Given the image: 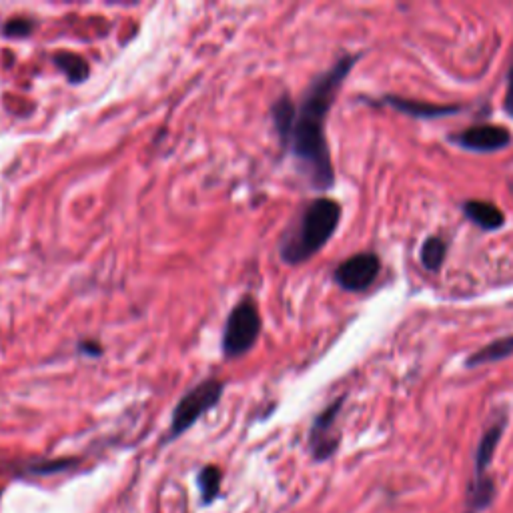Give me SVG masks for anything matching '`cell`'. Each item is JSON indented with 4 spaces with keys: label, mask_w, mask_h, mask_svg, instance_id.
Segmentation results:
<instances>
[{
    "label": "cell",
    "mask_w": 513,
    "mask_h": 513,
    "mask_svg": "<svg viewBox=\"0 0 513 513\" xmlns=\"http://www.w3.org/2000/svg\"><path fill=\"white\" fill-rule=\"evenodd\" d=\"M355 63L357 57H343L309 85L303 101L295 107V117L287 135L281 139V143L291 149L303 175L319 191H327L335 183V171L325 137V121L331 105L335 103L337 91Z\"/></svg>",
    "instance_id": "obj_1"
},
{
    "label": "cell",
    "mask_w": 513,
    "mask_h": 513,
    "mask_svg": "<svg viewBox=\"0 0 513 513\" xmlns=\"http://www.w3.org/2000/svg\"><path fill=\"white\" fill-rule=\"evenodd\" d=\"M341 221V205L329 197L311 201L299 215L297 223L287 231L281 241V259L289 265L309 261L319 253Z\"/></svg>",
    "instance_id": "obj_2"
},
{
    "label": "cell",
    "mask_w": 513,
    "mask_h": 513,
    "mask_svg": "<svg viewBox=\"0 0 513 513\" xmlns=\"http://www.w3.org/2000/svg\"><path fill=\"white\" fill-rule=\"evenodd\" d=\"M261 333V317L253 299H243L227 317L223 331V353L227 359L245 355Z\"/></svg>",
    "instance_id": "obj_3"
},
{
    "label": "cell",
    "mask_w": 513,
    "mask_h": 513,
    "mask_svg": "<svg viewBox=\"0 0 513 513\" xmlns=\"http://www.w3.org/2000/svg\"><path fill=\"white\" fill-rule=\"evenodd\" d=\"M225 385L217 379H207L187 391L177 403L171 419V437L183 435L191 429L207 411H211L223 397Z\"/></svg>",
    "instance_id": "obj_4"
},
{
    "label": "cell",
    "mask_w": 513,
    "mask_h": 513,
    "mask_svg": "<svg viewBox=\"0 0 513 513\" xmlns=\"http://www.w3.org/2000/svg\"><path fill=\"white\" fill-rule=\"evenodd\" d=\"M379 271H381V261L375 253H357L347 261H343L335 269L333 277L341 289L359 293L369 289L375 283Z\"/></svg>",
    "instance_id": "obj_5"
},
{
    "label": "cell",
    "mask_w": 513,
    "mask_h": 513,
    "mask_svg": "<svg viewBox=\"0 0 513 513\" xmlns=\"http://www.w3.org/2000/svg\"><path fill=\"white\" fill-rule=\"evenodd\" d=\"M341 407H343V399H337L335 403H331L325 411H321L317 415V419L311 427L309 447L317 461L329 459L339 445V437L335 435V421H337Z\"/></svg>",
    "instance_id": "obj_6"
},
{
    "label": "cell",
    "mask_w": 513,
    "mask_h": 513,
    "mask_svg": "<svg viewBox=\"0 0 513 513\" xmlns=\"http://www.w3.org/2000/svg\"><path fill=\"white\" fill-rule=\"evenodd\" d=\"M451 141L467 151L493 153L505 149L511 143V133L499 125H475L461 131L459 135H453Z\"/></svg>",
    "instance_id": "obj_7"
},
{
    "label": "cell",
    "mask_w": 513,
    "mask_h": 513,
    "mask_svg": "<svg viewBox=\"0 0 513 513\" xmlns=\"http://www.w3.org/2000/svg\"><path fill=\"white\" fill-rule=\"evenodd\" d=\"M395 111L417 117V119H439L447 115H455L461 111L459 105H437V103H425V101H413L403 97H387L385 99Z\"/></svg>",
    "instance_id": "obj_8"
},
{
    "label": "cell",
    "mask_w": 513,
    "mask_h": 513,
    "mask_svg": "<svg viewBox=\"0 0 513 513\" xmlns=\"http://www.w3.org/2000/svg\"><path fill=\"white\" fill-rule=\"evenodd\" d=\"M503 429H505V419H499L489 429H485V433L481 435L477 451H475V479L487 477V467L493 461V455H495V449L503 435Z\"/></svg>",
    "instance_id": "obj_9"
},
{
    "label": "cell",
    "mask_w": 513,
    "mask_h": 513,
    "mask_svg": "<svg viewBox=\"0 0 513 513\" xmlns=\"http://www.w3.org/2000/svg\"><path fill=\"white\" fill-rule=\"evenodd\" d=\"M463 213L471 223H475L485 231L501 229L505 223V215L501 213V209H497L493 203H487V201H467L463 205Z\"/></svg>",
    "instance_id": "obj_10"
},
{
    "label": "cell",
    "mask_w": 513,
    "mask_h": 513,
    "mask_svg": "<svg viewBox=\"0 0 513 513\" xmlns=\"http://www.w3.org/2000/svg\"><path fill=\"white\" fill-rule=\"evenodd\" d=\"M513 355V335L511 337H503L497 341H491L489 345L481 347L479 351H475L465 365L467 367H477V365H485V363H495L501 359H507Z\"/></svg>",
    "instance_id": "obj_11"
},
{
    "label": "cell",
    "mask_w": 513,
    "mask_h": 513,
    "mask_svg": "<svg viewBox=\"0 0 513 513\" xmlns=\"http://www.w3.org/2000/svg\"><path fill=\"white\" fill-rule=\"evenodd\" d=\"M55 67L71 81V83H83L89 75V63L79 57L77 53H69V51H59L55 55Z\"/></svg>",
    "instance_id": "obj_12"
},
{
    "label": "cell",
    "mask_w": 513,
    "mask_h": 513,
    "mask_svg": "<svg viewBox=\"0 0 513 513\" xmlns=\"http://www.w3.org/2000/svg\"><path fill=\"white\" fill-rule=\"evenodd\" d=\"M495 497V483L493 479L487 475V477H479L471 481L469 485V491H467V509L469 513H475V511H481L485 509Z\"/></svg>",
    "instance_id": "obj_13"
},
{
    "label": "cell",
    "mask_w": 513,
    "mask_h": 513,
    "mask_svg": "<svg viewBox=\"0 0 513 513\" xmlns=\"http://www.w3.org/2000/svg\"><path fill=\"white\" fill-rule=\"evenodd\" d=\"M445 255H447V245L443 239L439 237H429L423 247H421V265L435 273L441 269L443 261H445Z\"/></svg>",
    "instance_id": "obj_14"
},
{
    "label": "cell",
    "mask_w": 513,
    "mask_h": 513,
    "mask_svg": "<svg viewBox=\"0 0 513 513\" xmlns=\"http://www.w3.org/2000/svg\"><path fill=\"white\" fill-rule=\"evenodd\" d=\"M221 481H223V473L219 467L207 465L201 469L199 487H201V497H203L205 505H209L211 501L217 499V495L221 491Z\"/></svg>",
    "instance_id": "obj_15"
},
{
    "label": "cell",
    "mask_w": 513,
    "mask_h": 513,
    "mask_svg": "<svg viewBox=\"0 0 513 513\" xmlns=\"http://www.w3.org/2000/svg\"><path fill=\"white\" fill-rule=\"evenodd\" d=\"M271 117H273V123H275V129L279 133V137L283 139L293 123V117H295V103L285 95L281 99H277V103L273 105L271 109Z\"/></svg>",
    "instance_id": "obj_16"
},
{
    "label": "cell",
    "mask_w": 513,
    "mask_h": 513,
    "mask_svg": "<svg viewBox=\"0 0 513 513\" xmlns=\"http://www.w3.org/2000/svg\"><path fill=\"white\" fill-rule=\"evenodd\" d=\"M35 29V21L31 19H13L9 23H5L3 27V35L5 37H11V39H23V37H29Z\"/></svg>",
    "instance_id": "obj_17"
},
{
    "label": "cell",
    "mask_w": 513,
    "mask_h": 513,
    "mask_svg": "<svg viewBox=\"0 0 513 513\" xmlns=\"http://www.w3.org/2000/svg\"><path fill=\"white\" fill-rule=\"evenodd\" d=\"M503 109L509 117H513V67L509 71L507 77V91H505V101H503Z\"/></svg>",
    "instance_id": "obj_18"
},
{
    "label": "cell",
    "mask_w": 513,
    "mask_h": 513,
    "mask_svg": "<svg viewBox=\"0 0 513 513\" xmlns=\"http://www.w3.org/2000/svg\"><path fill=\"white\" fill-rule=\"evenodd\" d=\"M79 351L83 353V355H89V357H101V353H103V347L99 345V343H95V341H81L79 343Z\"/></svg>",
    "instance_id": "obj_19"
}]
</instances>
